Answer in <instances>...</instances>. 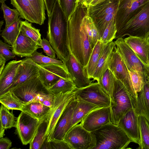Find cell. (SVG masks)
I'll return each mask as SVG.
<instances>
[{"mask_svg":"<svg viewBox=\"0 0 149 149\" xmlns=\"http://www.w3.org/2000/svg\"><path fill=\"white\" fill-rule=\"evenodd\" d=\"M88 12V6L79 3L68 23L70 50L85 68L93 49L85 24V16Z\"/></svg>","mask_w":149,"mask_h":149,"instance_id":"1","label":"cell"},{"mask_svg":"<svg viewBox=\"0 0 149 149\" xmlns=\"http://www.w3.org/2000/svg\"><path fill=\"white\" fill-rule=\"evenodd\" d=\"M68 20L57 0L48 16L47 38L55 50L57 58L64 63L70 53L68 33Z\"/></svg>","mask_w":149,"mask_h":149,"instance_id":"2","label":"cell"},{"mask_svg":"<svg viewBox=\"0 0 149 149\" xmlns=\"http://www.w3.org/2000/svg\"><path fill=\"white\" fill-rule=\"evenodd\" d=\"M95 146L94 149H124L132 142L124 130L111 123L91 132Z\"/></svg>","mask_w":149,"mask_h":149,"instance_id":"3","label":"cell"},{"mask_svg":"<svg viewBox=\"0 0 149 149\" xmlns=\"http://www.w3.org/2000/svg\"><path fill=\"white\" fill-rule=\"evenodd\" d=\"M134 98L123 83L116 78L110 106L111 122L116 125L129 110L134 109Z\"/></svg>","mask_w":149,"mask_h":149,"instance_id":"4","label":"cell"},{"mask_svg":"<svg viewBox=\"0 0 149 149\" xmlns=\"http://www.w3.org/2000/svg\"><path fill=\"white\" fill-rule=\"evenodd\" d=\"M149 35V2L116 34V38L126 36L147 39Z\"/></svg>","mask_w":149,"mask_h":149,"instance_id":"5","label":"cell"},{"mask_svg":"<svg viewBox=\"0 0 149 149\" xmlns=\"http://www.w3.org/2000/svg\"><path fill=\"white\" fill-rule=\"evenodd\" d=\"M23 104L33 101L38 95L52 93L37 75L10 91Z\"/></svg>","mask_w":149,"mask_h":149,"instance_id":"6","label":"cell"},{"mask_svg":"<svg viewBox=\"0 0 149 149\" xmlns=\"http://www.w3.org/2000/svg\"><path fill=\"white\" fill-rule=\"evenodd\" d=\"M75 97L74 91L54 94L53 104L45 119L48 124L45 135L47 141L50 139L57 121L64 109Z\"/></svg>","mask_w":149,"mask_h":149,"instance_id":"7","label":"cell"},{"mask_svg":"<svg viewBox=\"0 0 149 149\" xmlns=\"http://www.w3.org/2000/svg\"><path fill=\"white\" fill-rule=\"evenodd\" d=\"M75 98L97 106L100 108L110 107L109 95L97 82L74 91Z\"/></svg>","mask_w":149,"mask_h":149,"instance_id":"8","label":"cell"},{"mask_svg":"<svg viewBox=\"0 0 149 149\" xmlns=\"http://www.w3.org/2000/svg\"><path fill=\"white\" fill-rule=\"evenodd\" d=\"M63 139L71 149H94L95 146L91 132L84 128L80 124L70 129Z\"/></svg>","mask_w":149,"mask_h":149,"instance_id":"9","label":"cell"},{"mask_svg":"<svg viewBox=\"0 0 149 149\" xmlns=\"http://www.w3.org/2000/svg\"><path fill=\"white\" fill-rule=\"evenodd\" d=\"M22 112L17 118L16 133L24 145L29 144L34 138L40 121L29 113Z\"/></svg>","mask_w":149,"mask_h":149,"instance_id":"10","label":"cell"},{"mask_svg":"<svg viewBox=\"0 0 149 149\" xmlns=\"http://www.w3.org/2000/svg\"><path fill=\"white\" fill-rule=\"evenodd\" d=\"M108 68L116 78L120 81L134 98L136 95L134 90L129 72L116 47L115 46L108 63Z\"/></svg>","mask_w":149,"mask_h":149,"instance_id":"11","label":"cell"},{"mask_svg":"<svg viewBox=\"0 0 149 149\" xmlns=\"http://www.w3.org/2000/svg\"><path fill=\"white\" fill-rule=\"evenodd\" d=\"M149 2V0H120L115 20L116 33Z\"/></svg>","mask_w":149,"mask_h":149,"instance_id":"12","label":"cell"},{"mask_svg":"<svg viewBox=\"0 0 149 149\" xmlns=\"http://www.w3.org/2000/svg\"><path fill=\"white\" fill-rule=\"evenodd\" d=\"M36 64L38 68L39 77L48 89L61 78L71 79L64 64Z\"/></svg>","mask_w":149,"mask_h":149,"instance_id":"13","label":"cell"},{"mask_svg":"<svg viewBox=\"0 0 149 149\" xmlns=\"http://www.w3.org/2000/svg\"><path fill=\"white\" fill-rule=\"evenodd\" d=\"M111 122L110 107L97 108L90 111L81 120L80 124L91 132Z\"/></svg>","mask_w":149,"mask_h":149,"instance_id":"14","label":"cell"},{"mask_svg":"<svg viewBox=\"0 0 149 149\" xmlns=\"http://www.w3.org/2000/svg\"><path fill=\"white\" fill-rule=\"evenodd\" d=\"M64 64L77 88L86 87L92 83L87 76L85 68L71 52L68 59Z\"/></svg>","mask_w":149,"mask_h":149,"instance_id":"15","label":"cell"},{"mask_svg":"<svg viewBox=\"0 0 149 149\" xmlns=\"http://www.w3.org/2000/svg\"><path fill=\"white\" fill-rule=\"evenodd\" d=\"M114 42L128 70L140 72L145 75V66L133 51L126 43L124 39H117Z\"/></svg>","mask_w":149,"mask_h":149,"instance_id":"16","label":"cell"},{"mask_svg":"<svg viewBox=\"0 0 149 149\" xmlns=\"http://www.w3.org/2000/svg\"><path fill=\"white\" fill-rule=\"evenodd\" d=\"M77 102V99L75 97L67 106L57 121L49 140L63 139L66 134L71 128L72 114Z\"/></svg>","mask_w":149,"mask_h":149,"instance_id":"17","label":"cell"},{"mask_svg":"<svg viewBox=\"0 0 149 149\" xmlns=\"http://www.w3.org/2000/svg\"><path fill=\"white\" fill-rule=\"evenodd\" d=\"M139 117L134 109H131L121 118L118 125L124 130L132 142L139 146L141 139Z\"/></svg>","mask_w":149,"mask_h":149,"instance_id":"18","label":"cell"},{"mask_svg":"<svg viewBox=\"0 0 149 149\" xmlns=\"http://www.w3.org/2000/svg\"><path fill=\"white\" fill-rule=\"evenodd\" d=\"M39 75L38 68L37 64L29 57H26L22 59V61L18 69L13 83L7 92L11 91L27 80Z\"/></svg>","mask_w":149,"mask_h":149,"instance_id":"19","label":"cell"},{"mask_svg":"<svg viewBox=\"0 0 149 149\" xmlns=\"http://www.w3.org/2000/svg\"><path fill=\"white\" fill-rule=\"evenodd\" d=\"M12 47L13 52L16 55L21 57H30L38 48H41L20 30Z\"/></svg>","mask_w":149,"mask_h":149,"instance_id":"20","label":"cell"},{"mask_svg":"<svg viewBox=\"0 0 149 149\" xmlns=\"http://www.w3.org/2000/svg\"><path fill=\"white\" fill-rule=\"evenodd\" d=\"M11 4L19 11L20 17L31 23L42 25L44 21L28 0H10Z\"/></svg>","mask_w":149,"mask_h":149,"instance_id":"21","label":"cell"},{"mask_svg":"<svg viewBox=\"0 0 149 149\" xmlns=\"http://www.w3.org/2000/svg\"><path fill=\"white\" fill-rule=\"evenodd\" d=\"M144 65H149V45L147 39L129 36L124 39Z\"/></svg>","mask_w":149,"mask_h":149,"instance_id":"22","label":"cell"},{"mask_svg":"<svg viewBox=\"0 0 149 149\" xmlns=\"http://www.w3.org/2000/svg\"><path fill=\"white\" fill-rule=\"evenodd\" d=\"M22 60L8 62L0 73V95L7 92L13 83L18 69Z\"/></svg>","mask_w":149,"mask_h":149,"instance_id":"23","label":"cell"},{"mask_svg":"<svg viewBox=\"0 0 149 149\" xmlns=\"http://www.w3.org/2000/svg\"><path fill=\"white\" fill-rule=\"evenodd\" d=\"M120 0H106L94 6H88V13L93 21L117 11Z\"/></svg>","mask_w":149,"mask_h":149,"instance_id":"24","label":"cell"},{"mask_svg":"<svg viewBox=\"0 0 149 149\" xmlns=\"http://www.w3.org/2000/svg\"><path fill=\"white\" fill-rule=\"evenodd\" d=\"M134 110L138 115L143 117L149 122V85L146 78L143 88L134 98Z\"/></svg>","mask_w":149,"mask_h":149,"instance_id":"25","label":"cell"},{"mask_svg":"<svg viewBox=\"0 0 149 149\" xmlns=\"http://www.w3.org/2000/svg\"><path fill=\"white\" fill-rule=\"evenodd\" d=\"M116 45L112 41L104 45L92 78L97 81L108 68V63Z\"/></svg>","mask_w":149,"mask_h":149,"instance_id":"26","label":"cell"},{"mask_svg":"<svg viewBox=\"0 0 149 149\" xmlns=\"http://www.w3.org/2000/svg\"><path fill=\"white\" fill-rule=\"evenodd\" d=\"M51 107L33 100L24 104L21 111L29 113L40 121L45 119Z\"/></svg>","mask_w":149,"mask_h":149,"instance_id":"27","label":"cell"},{"mask_svg":"<svg viewBox=\"0 0 149 149\" xmlns=\"http://www.w3.org/2000/svg\"><path fill=\"white\" fill-rule=\"evenodd\" d=\"M77 100L78 102L72 114L71 128L81 122L90 111L96 108H100L96 105L84 101Z\"/></svg>","mask_w":149,"mask_h":149,"instance_id":"28","label":"cell"},{"mask_svg":"<svg viewBox=\"0 0 149 149\" xmlns=\"http://www.w3.org/2000/svg\"><path fill=\"white\" fill-rule=\"evenodd\" d=\"M104 45L99 40L93 48L88 61L85 68L87 76L90 79L92 78Z\"/></svg>","mask_w":149,"mask_h":149,"instance_id":"29","label":"cell"},{"mask_svg":"<svg viewBox=\"0 0 149 149\" xmlns=\"http://www.w3.org/2000/svg\"><path fill=\"white\" fill-rule=\"evenodd\" d=\"M48 123L45 119L40 121L36 134L29 143L30 149H40L46 139Z\"/></svg>","mask_w":149,"mask_h":149,"instance_id":"30","label":"cell"},{"mask_svg":"<svg viewBox=\"0 0 149 149\" xmlns=\"http://www.w3.org/2000/svg\"><path fill=\"white\" fill-rule=\"evenodd\" d=\"M116 78L108 68L97 81L102 88L110 96L113 97Z\"/></svg>","mask_w":149,"mask_h":149,"instance_id":"31","label":"cell"},{"mask_svg":"<svg viewBox=\"0 0 149 149\" xmlns=\"http://www.w3.org/2000/svg\"><path fill=\"white\" fill-rule=\"evenodd\" d=\"M20 18L19 17L13 24L5 27L1 34L4 40L11 46L13 45L20 31V23L21 21Z\"/></svg>","mask_w":149,"mask_h":149,"instance_id":"32","label":"cell"},{"mask_svg":"<svg viewBox=\"0 0 149 149\" xmlns=\"http://www.w3.org/2000/svg\"><path fill=\"white\" fill-rule=\"evenodd\" d=\"M77 89L71 79L62 78L48 89L52 93L56 94L74 91Z\"/></svg>","mask_w":149,"mask_h":149,"instance_id":"33","label":"cell"},{"mask_svg":"<svg viewBox=\"0 0 149 149\" xmlns=\"http://www.w3.org/2000/svg\"><path fill=\"white\" fill-rule=\"evenodd\" d=\"M0 128L5 130L15 127L17 118L1 104L0 108Z\"/></svg>","mask_w":149,"mask_h":149,"instance_id":"34","label":"cell"},{"mask_svg":"<svg viewBox=\"0 0 149 149\" xmlns=\"http://www.w3.org/2000/svg\"><path fill=\"white\" fill-rule=\"evenodd\" d=\"M139 119L141 143L138 148L149 149V122L142 116H139Z\"/></svg>","mask_w":149,"mask_h":149,"instance_id":"35","label":"cell"},{"mask_svg":"<svg viewBox=\"0 0 149 149\" xmlns=\"http://www.w3.org/2000/svg\"><path fill=\"white\" fill-rule=\"evenodd\" d=\"M0 102L9 110L21 111L23 105L10 91L0 95Z\"/></svg>","mask_w":149,"mask_h":149,"instance_id":"36","label":"cell"},{"mask_svg":"<svg viewBox=\"0 0 149 149\" xmlns=\"http://www.w3.org/2000/svg\"><path fill=\"white\" fill-rule=\"evenodd\" d=\"M20 30L31 38L40 47L42 41L40 30L32 26L31 24L26 20L21 21L20 23Z\"/></svg>","mask_w":149,"mask_h":149,"instance_id":"37","label":"cell"},{"mask_svg":"<svg viewBox=\"0 0 149 149\" xmlns=\"http://www.w3.org/2000/svg\"><path fill=\"white\" fill-rule=\"evenodd\" d=\"M129 72L134 90L137 96L138 93L143 87L145 75L143 73L139 71H129Z\"/></svg>","mask_w":149,"mask_h":149,"instance_id":"38","label":"cell"},{"mask_svg":"<svg viewBox=\"0 0 149 149\" xmlns=\"http://www.w3.org/2000/svg\"><path fill=\"white\" fill-rule=\"evenodd\" d=\"M1 7L6 22L5 27L13 24L19 18V13L16 8L11 9L8 7L5 3L1 4Z\"/></svg>","mask_w":149,"mask_h":149,"instance_id":"39","label":"cell"},{"mask_svg":"<svg viewBox=\"0 0 149 149\" xmlns=\"http://www.w3.org/2000/svg\"><path fill=\"white\" fill-rule=\"evenodd\" d=\"M86 28L92 48L94 46L93 40L99 36V33L92 18L89 15L88 12L85 16Z\"/></svg>","mask_w":149,"mask_h":149,"instance_id":"40","label":"cell"},{"mask_svg":"<svg viewBox=\"0 0 149 149\" xmlns=\"http://www.w3.org/2000/svg\"><path fill=\"white\" fill-rule=\"evenodd\" d=\"M29 58L34 62L38 64H64L62 61L45 56L42 53L39 52L37 50Z\"/></svg>","mask_w":149,"mask_h":149,"instance_id":"41","label":"cell"},{"mask_svg":"<svg viewBox=\"0 0 149 149\" xmlns=\"http://www.w3.org/2000/svg\"><path fill=\"white\" fill-rule=\"evenodd\" d=\"M117 29L115 20L112 21L104 30L100 40L106 45L116 38Z\"/></svg>","mask_w":149,"mask_h":149,"instance_id":"42","label":"cell"},{"mask_svg":"<svg viewBox=\"0 0 149 149\" xmlns=\"http://www.w3.org/2000/svg\"><path fill=\"white\" fill-rule=\"evenodd\" d=\"M117 12V11L114 12L103 17L93 21L99 32L100 38L109 23L112 21L116 20Z\"/></svg>","mask_w":149,"mask_h":149,"instance_id":"43","label":"cell"},{"mask_svg":"<svg viewBox=\"0 0 149 149\" xmlns=\"http://www.w3.org/2000/svg\"><path fill=\"white\" fill-rule=\"evenodd\" d=\"M58 1L68 20L78 5L77 0H58Z\"/></svg>","mask_w":149,"mask_h":149,"instance_id":"44","label":"cell"},{"mask_svg":"<svg viewBox=\"0 0 149 149\" xmlns=\"http://www.w3.org/2000/svg\"><path fill=\"white\" fill-rule=\"evenodd\" d=\"M32 5L38 14L45 21L46 19V9L44 0H28Z\"/></svg>","mask_w":149,"mask_h":149,"instance_id":"45","label":"cell"},{"mask_svg":"<svg viewBox=\"0 0 149 149\" xmlns=\"http://www.w3.org/2000/svg\"><path fill=\"white\" fill-rule=\"evenodd\" d=\"M11 46L4 42L1 40L0 41V56H2L7 61L14 58L15 55L10 50Z\"/></svg>","mask_w":149,"mask_h":149,"instance_id":"46","label":"cell"},{"mask_svg":"<svg viewBox=\"0 0 149 149\" xmlns=\"http://www.w3.org/2000/svg\"><path fill=\"white\" fill-rule=\"evenodd\" d=\"M54 97V94L51 93L47 94L38 95L33 100L39 102L43 104L51 107L53 103Z\"/></svg>","mask_w":149,"mask_h":149,"instance_id":"47","label":"cell"},{"mask_svg":"<svg viewBox=\"0 0 149 149\" xmlns=\"http://www.w3.org/2000/svg\"><path fill=\"white\" fill-rule=\"evenodd\" d=\"M40 47L47 56L53 58H56V52L49 40L44 38L42 39Z\"/></svg>","mask_w":149,"mask_h":149,"instance_id":"48","label":"cell"},{"mask_svg":"<svg viewBox=\"0 0 149 149\" xmlns=\"http://www.w3.org/2000/svg\"><path fill=\"white\" fill-rule=\"evenodd\" d=\"M50 149H71L68 144L64 140H52L48 141Z\"/></svg>","mask_w":149,"mask_h":149,"instance_id":"49","label":"cell"},{"mask_svg":"<svg viewBox=\"0 0 149 149\" xmlns=\"http://www.w3.org/2000/svg\"><path fill=\"white\" fill-rule=\"evenodd\" d=\"M12 142L7 137L0 138V149H9L11 146Z\"/></svg>","mask_w":149,"mask_h":149,"instance_id":"50","label":"cell"},{"mask_svg":"<svg viewBox=\"0 0 149 149\" xmlns=\"http://www.w3.org/2000/svg\"><path fill=\"white\" fill-rule=\"evenodd\" d=\"M57 0H44L48 16L51 14L54 4Z\"/></svg>","mask_w":149,"mask_h":149,"instance_id":"51","label":"cell"},{"mask_svg":"<svg viewBox=\"0 0 149 149\" xmlns=\"http://www.w3.org/2000/svg\"><path fill=\"white\" fill-rule=\"evenodd\" d=\"M6 61L1 56H0V73L5 67Z\"/></svg>","mask_w":149,"mask_h":149,"instance_id":"52","label":"cell"},{"mask_svg":"<svg viewBox=\"0 0 149 149\" xmlns=\"http://www.w3.org/2000/svg\"><path fill=\"white\" fill-rule=\"evenodd\" d=\"M106 0H93L89 5L88 6H94Z\"/></svg>","mask_w":149,"mask_h":149,"instance_id":"53","label":"cell"},{"mask_svg":"<svg viewBox=\"0 0 149 149\" xmlns=\"http://www.w3.org/2000/svg\"><path fill=\"white\" fill-rule=\"evenodd\" d=\"M93 0H82L81 3L87 7Z\"/></svg>","mask_w":149,"mask_h":149,"instance_id":"54","label":"cell"},{"mask_svg":"<svg viewBox=\"0 0 149 149\" xmlns=\"http://www.w3.org/2000/svg\"><path fill=\"white\" fill-rule=\"evenodd\" d=\"M145 75L146 77L148 80L149 85V71L146 70L145 68Z\"/></svg>","mask_w":149,"mask_h":149,"instance_id":"55","label":"cell"},{"mask_svg":"<svg viewBox=\"0 0 149 149\" xmlns=\"http://www.w3.org/2000/svg\"><path fill=\"white\" fill-rule=\"evenodd\" d=\"M3 23H4V22H3V21H1V22H0V30H1V26H2L3 24Z\"/></svg>","mask_w":149,"mask_h":149,"instance_id":"56","label":"cell"},{"mask_svg":"<svg viewBox=\"0 0 149 149\" xmlns=\"http://www.w3.org/2000/svg\"><path fill=\"white\" fill-rule=\"evenodd\" d=\"M6 0H0V2L2 3H5V1Z\"/></svg>","mask_w":149,"mask_h":149,"instance_id":"57","label":"cell"},{"mask_svg":"<svg viewBox=\"0 0 149 149\" xmlns=\"http://www.w3.org/2000/svg\"><path fill=\"white\" fill-rule=\"evenodd\" d=\"M145 68L148 71H149V65L147 67H145Z\"/></svg>","mask_w":149,"mask_h":149,"instance_id":"58","label":"cell"},{"mask_svg":"<svg viewBox=\"0 0 149 149\" xmlns=\"http://www.w3.org/2000/svg\"><path fill=\"white\" fill-rule=\"evenodd\" d=\"M147 41L149 45V35L148 36V38H147Z\"/></svg>","mask_w":149,"mask_h":149,"instance_id":"59","label":"cell"},{"mask_svg":"<svg viewBox=\"0 0 149 149\" xmlns=\"http://www.w3.org/2000/svg\"><path fill=\"white\" fill-rule=\"evenodd\" d=\"M82 0H77V2L78 3H81Z\"/></svg>","mask_w":149,"mask_h":149,"instance_id":"60","label":"cell"}]
</instances>
